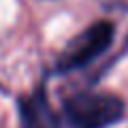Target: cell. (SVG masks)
Listing matches in <instances>:
<instances>
[{
	"instance_id": "3",
	"label": "cell",
	"mask_w": 128,
	"mask_h": 128,
	"mask_svg": "<svg viewBox=\"0 0 128 128\" xmlns=\"http://www.w3.org/2000/svg\"><path fill=\"white\" fill-rule=\"evenodd\" d=\"M22 128H60V118L47 100L45 90H36L19 105Z\"/></svg>"
},
{
	"instance_id": "1",
	"label": "cell",
	"mask_w": 128,
	"mask_h": 128,
	"mask_svg": "<svg viewBox=\"0 0 128 128\" xmlns=\"http://www.w3.org/2000/svg\"><path fill=\"white\" fill-rule=\"evenodd\" d=\"M64 118L70 128H109L124 118V102L107 92H81L64 102Z\"/></svg>"
},
{
	"instance_id": "2",
	"label": "cell",
	"mask_w": 128,
	"mask_h": 128,
	"mask_svg": "<svg viewBox=\"0 0 128 128\" xmlns=\"http://www.w3.org/2000/svg\"><path fill=\"white\" fill-rule=\"evenodd\" d=\"M113 41V26L109 22H98L94 26H90L88 30H83L66 49H64L62 58L58 62V68L62 73L66 70H75L86 66L88 62L100 56Z\"/></svg>"
}]
</instances>
